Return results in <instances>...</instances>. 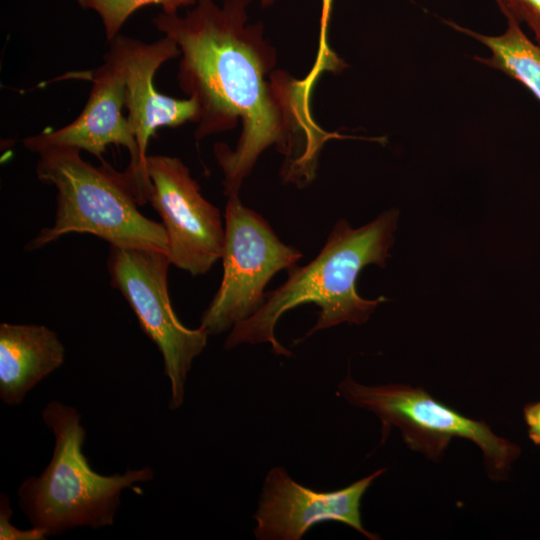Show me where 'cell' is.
I'll list each match as a JSON object with an SVG mask.
<instances>
[{
	"label": "cell",
	"mask_w": 540,
	"mask_h": 540,
	"mask_svg": "<svg viewBox=\"0 0 540 540\" xmlns=\"http://www.w3.org/2000/svg\"><path fill=\"white\" fill-rule=\"evenodd\" d=\"M338 392L353 407L379 418L382 443L396 427L410 449L438 460L453 438H466L482 450L493 479H502L520 455L517 445L497 436L488 424L466 417L421 387L395 383L367 386L348 374L339 383Z\"/></svg>",
	"instance_id": "cell-5"
},
{
	"label": "cell",
	"mask_w": 540,
	"mask_h": 540,
	"mask_svg": "<svg viewBox=\"0 0 540 540\" xmlns=\"http://www.w3.org/2000/svg\"><path fill=\"white\" fill-rule=\"evenodd\" d=\"M180 55L174 40L168 36L154 42H144L122 34L109 42L104 59L121 72L125 87L127 120L135 136L140 162V176L145 199L151 189L147 172V148L150 138L160 127H176L198 121L199 105L188 97L177 99L160 93L154 84L158 69Z\"/></svg>",
	"instance_id": "cell-9"
},
{
	"label": "cell",
	"mask_w": 540,
	"mask_h": 540,
	"mask_svg": "<svg viewBox=\"0 0 540 540\" xmlns=\"http://www.w3.org/2000/svg\"><path fill=\"white\" fill-rule=\"evenodd\" d=\"M197 0H77L83 9L96 12L103 24L106 40L120 34L128 18L144 6L158 5L166 14H177L181 7L193 6Z\"/></svg>",
	"instance_id": "cell-14"
},
{
	"label": "cell",
	"mask_w": 540,
	"mask_h": 540,
	"mask_svg": "<svg viewBox=\"0 0 540 540\" xmlns=\"http://www.w3.org/2000/svg\"><path fill=\"white\" fill-rule=\"evenodd\" d=\"M58 335L44 325L0 324V398L20 404L27 393L64 362Z\"/></svg>",
	"instance_id": "cell-12"
},
{
	"label": "cell",
	"mask_w": 540,
	"mask_h": 540,
	"mask_svg": "<svg viewBox=\"0 0 540 540\" xmlns=\"http://www.w3.org/2000/svg\"><path fill=\"white\" fill-rule=\"evenodd\" d=\"M251 0H197L184 16L159 13L155 28L174 40L180 50V89L199 105L195 138L224 132L241 121L234 150L214 145L224 174V193L238 194L258 157L269 146L291 161V126L282 96L265 80L276 53L263 37L261 22L248 23Z\"/></svg>",
	"instance_id": "cell-1"
},
{
	"label": "cell",
	"mask_w": 540,
	"mask_h": 540,
	"mask_svg": "<svg viewBox=\"0 0 540 540\" xmlns=\"http://www.w3.org/2000/svg\"><path fill=\"white\" fill-rule=\"evenodd\" d=\"M523 412L528 436L536 445L540 446V401L527 404Z\"/></svg>",
	"instance_id": "cell-18"
},
{
	"label": "cell",
	"mask_w": 540,
	"mask_h": 540,
	"mask_svg": "<svg viewBox=\"0 0 540 540\" xmlns=\"http://www.w3.org/2000/svg\"><path fill=\"white\" fill-rule=\"evenodd\" d=\"M224 218L223 277L200 319L209 336L231 330L252 316L264 303L271 278L302 258L262 216L243 206L238 194L228 196Z\"/></svg>",
	"instance_id": "cell-7"
},
{
	"label": "cell",
	"mask_w": 540,
	"mask_h": 540,
	"mask_svg": "<svg viewBox=\"0 0 540 540\" xmlns=\"http://www.w3.org/2000/svg\"><path fill=\"white\" fill-rule=\"evenodd\" d=\"M334 0H321L319 49L315 64L307 75L308 80L316 82L323 71L342 68V61L328 47V26Z\"/></svg>",
	"instance_id": "cell-15"
},
{
	"label": "cell",
	"mask_w": 540,
	"mask_h": 540,
	"mask_svg": "<svg viewBox=\"0 0 540 540\" xmlns=\"http://www.w3.org/2000/svg\"><path fill=\"white\" fill-rule=\"evenodd\" d=\"M170 265L164 251L109 247L111 286L126 299L140 328L161 353L163 371L170 382L169 408L175 410L183 404L188 372L206 347L209 334L201 326L187 328L176 316L168 293Z\"/></svg>",
	"instance_id": "cell-6"
},
{
	"label": "cell",
	"mask_w": 540,
	"mask_h": 540,
	"mask_svg": "<svg viewBox=\"0 0 540 540\" xmlns=\"http://www.w3.org/2000/svg\"><path fill=\"white\" fill-rule=\"evenodd\" d=\"M81 150L47 147L37 152V178L57 190L54 224L40 230L27 245L32 251L69 233H89L110 246L168 253L163 225L145 217L122 172L103 162L94 166Z\"/></svg>",
	"instance_id": "cell-4"
},
{
	"label": "cell",
	"mask_w": 540,
	"mask_h": 540,
	"mask_svg": "<svg viewBox=\"0 0 540 540\" xmlns=\"http://www.w3.org/2000/svg\"><path fill=\"white\" fill-rule=\"evenodd\" d=\"M384 472L379 469L345 488L319 492L296 482L283 466L273 467L264 479L253 534L258 540H300L314 525L334 521L380 539L363 527L360 507L367 489Z\"/></svg>",
	"instance_id": "cell-10"
},
{
	"label": "cell",
	"mask_w": 540,
	"mask_h": 540,
	"mask_svg": "<svg viewBox=\"0 0 540 540\" xmlns=\"http://www.w3.org/2000/svg\"><path fill=\"white\" fill-rule=\"evenodd\" d=\"M147 202L162 219L172 265L192 276L207 273L221 258L225 226L219 210L200 193L189 168L177 157L148 155Z\"/></svg>",
	"instance_id": "cell-8"
},
{
	"label": "cell",
	"mask_w": 540,
	"mask_h": 540,
	"mask_svg": "<svg viewBox=\"0 0 540 540\" xmlns=\"http://www.w3.org/2000/svg\"><path fill=\"white\" fill-rule=\"evenodd\" d=\"M42 419L55 437L52 458L39 476L27 478L18 489L19 506L32 527L56 536L80 526H111L121 492L152 480L153 469L101 475L82 451L86 432L76 408L53 400L43 409Z\"/></svg>",
	"instance_id": "cell-3"
},
{
	"label": "cell",
	"mask_w": 540,
	"mask_h": 540,
	"mask_svg": "<svg viewBox=\"0 0 540 540\" xmlns=\"http://www.w3.org/2000/svg\"><path fill=\"white\" fill-rule=\"evenodd\" d=\"M83 77L92 82V87L78 117L60 129L26 137L23 144L35 153L53 146L77 148L93 154L102 163L107 146H124L130 163L122 173L142 206L147 201L140 176L138 145L127 117L122 114L126 93L123 76L113 63L104 59L102 65Z\"/></svg>",
	"instance_id": "cell-11"
},
{
	"label": "cell",
	"mask_w": 540,
	"mask_h": 540,
	"mask_svg": "<svg viewBox=\"0 0 540 540\" xmlns=\"http://www.w3.org/2000/svg\"><path fill=\"white\" fill-rule=\"evenodd\" d=\"M507 30L499 36H476L492 51L489 63L522 82L540 100V45L534 44L508 17Z\"/></svg>",
	"instance_id": "cell-13"
},
{
	"label": "cell",
	"mask_w": 540,
	"mask_h": 540,
	"mask_svg": "<svg viewBox=\"0 0 540 540\" xmlns=\"http://www.w3.org/2000/svg\"><path fill=\"white\" fill-rule=\"evenodd\" d=\"M508 17L526 19L540 33V0H498Z\"/></svg>",
	"instance_id": "cell-17"
},
{
	"label": "cell",
	"mask_w": 540,
	"mask_h": 540,
	"mask_svg": "<svg viewBox=\"0 0 540 540\" xmlns=\"http://www.w3.org/2000/svg\"><path fill=\"white\" fill-rule=\"evenodd\" d=\"M275 0H260V4L263 6V7H269L271 6L272 4H274Z\"/></svg>",
	"instance_id": "cell-19"
},
{
	"label": "cell",
	"mask_w": 540,
	"mask_h": 540,
	"mask_svg": "<svg viewBox=\"0 0 540 540\" xmlns=\"http://www.w3.org/2000/svg\"><path fill=\"white\" fill-rule=\"evenodd\" d=\"M398 217V210L391 209L356 229L344 219L336 222L319 254L305 266L296 264L287 269V280L266 293L262 306L230 330L224 348L267 343L274 354L293 356L277 340L275 327L284 313L308 303L320 308L317 322L296 342L344 322L365 323L378 304L387 299L362 298L356 290V280L369 264L385 267Z\"/></svg>",
	"instance_id": "cell-2"
},
{
	"label": "cell",
	"mask_w": 540,
	"mask_h": 540,
	"mask_svg": "<svg viewBox=\"0 0 540 540\" xmlns=\"http://www.w3.org/2000/svg\"><path fill=\"white\" fill-rule=\"evenodd\" d=\"M12 510L6 495L0 497V539L1 540H44L48 535L39 528L20 530L10 522Z\"/></svg>",
	"instance_id": "cell-16"
}]
</instances>
